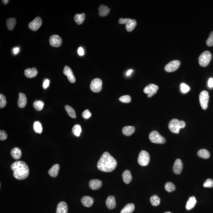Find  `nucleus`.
<instances>
[{"label":"nucleus","instance_id":"nucleus-1","mask_svg":"<svg viewBox=\"0 0 213 213\" xmlns=\"http://www.w3.org/2000/svg\"><path fill=\"white\" fill-rule=\"evenodd\" d=\"M117 166V161L108 152H104L98 161L97 168L104 172H111L114 170Z\"/></svg>","mask_w":213,"mask_h":213},{"label":"nucleus","instance_id":"nucleus-2","mask_svg":"<svg viewBox=\"0 0 213 213\" xmlns=\"http://www.w3.org/2000/svg\"><path fill=\"white\" fill-rule=\"evenodd\" d=\"M11 169L13 171L14 177L19 180L26 179L29 175V167L23 161H15L12 164Z\"/></svg>","mask_w":213,"mask_h":213},{"label":"nucleus","instance_id":"nucleus-3","mask_svg":"<svg viewBox=\"0 0 213 213\" xmlns=\"http://www.w3.org/2000/svg\"><path fill=\"white\" fill-rule=\"evenodd\" d=\"M185 122L182 120H179L178 119H172L169 123V128L173 133L178 134L179 133V130L183 128L185 126Z\"/></svg>","mask_w":213,"mask_h":213},{"label":"nucleus","instance_id":"nucleus-4","mask_svg":"<svg viewBox=\"0 0 213 213\" xmlns=\"http://www.w3.org/2000/svg\"><path fill=\"white\" fill-rule=\"evenodd\" d=\"M212 55L209 51H205L202 53L198 58L199 65L203 67L207 66L211 60Z\"/></svg>","mask_w":213,"mask_h":213},{"label":"nucleus","instance_id":"nucleus-5","mask_svg":"<svg viewBox=\"0 0 213 213\" xmlns=\"http://www.w3.org/2000/svg\"><path fill=\"white\" fill-rule=\"evenodd\" d=\"M149 138L150 142L154 143L164 144L166 142V139L156 131H151L150 133Z\"/></svg>","mask_w":213,"mask_h":213},{"label":"nucleus","instance_id":"nucleus-6","mask_svg":"<svg viewBox=\"0 0 213 213\" xmlns=\"http://www.w3.org/2000/svg\"><path fill=\"white\" fill-rule=\"evenodd\" d=\"M209 96V92L205 90L202 91L199 94L200 104L203 110H206L208 107Z\"/></svg>","mask_w":213,"mask_h":213},{"label":"nucleus","instance_id":"nucleus-7","mask_svg":"<svg viewBox=\"0 0 213 213\" xmlns=\"http://www.w3.org/2000/svg\"><path fill=\"white\" fill-rule=\"evenodd\" d=\"M150 160L149 153L145 150H142L140 152L138 158V162L140 166H146L148 164Z\"/></svg>","mask_w":213,"mask_h":213},{"label":"nucleus","instance_id":"nucleus-8","mask_svg":"<svg viewBox=\"0 0 213 213\" xmlns=\"http://www.w3.org/2000/svg\"><path fill=\"white\" fill-rule=\"evenodd\" d=\"M102 88V81L101 79L96 78L92 80L90 85V88L94 93H99Z\"/></svg>","mask_w":213,"mask_h":213},{"label":"nucleus","instance_id":"nucleus-9","mask_svg":"<svg viewBox=\"0 0 213 213\" xmlns=\"http://www.w3.org/2000/svg\"><path fill=\"white\" fill-rule=\"evenodd\" d=\"M158 89V86L154 84H150L145 87L143 92L146 94H148L147 97L148 98H151L157 93Z\"/></svg>","mask_w":213,"mask_h":213},{"label":"nucleus","instance_id":"nucleus-10","mask_svg":"<svg viewBox=\"0 0 213 213\" xmlns=\"http://www.w3.org/2000/svg\"><path fill=\"white\" fill-rule=\"evenodd\" d=\"M180 62L178 60H174L170 62L165 66V71L167 72H172L176 71L179 67Z\"/></svg>","mask_w":213,"mask_h":213},{"label":"nucleus","instance_id":"nucleus-11","mask_svg":"<svg viewBox=\"0 0 213 213\" xmlns=\"http://www.w3.org/2000/svg\"><path fill=\"white\" fill-rule=\"evenodd\" d=\"M42 23V22L41 18L39 17H37L34 20L30 23L28 24V27L30 29L35 31L40 28Z\"/></svg>","mask_w":213,"mask_h":213},{"label":"nucleus","instance_id":"nucleus-12","mask_svg":"<svg viewBox=\"0 0 213 213\" xmlns=\"http://www.w3.org/2000/svg\"><path fill=\"white\" fill-rule=\"evenodd\" d=\"M62 38L58 35H53L50 37V45L53 47H59L62 45Z\"/></svg>","mask_w":213,"mask_h":213},{"label":"nucleus","instance_id":"nucleus-13","mask_svg":"<svg viewBox=\"0 0 213 213\" xmlns=\"http://www.w3.org/2000/svg\"><path fill=\"white\" fill-rule=\"evenodd\" d=\"M63 73L64 75L67 77L68 80L71 83H74L75 82L76 79H75L72 71L69 66H66L64 67V70H63Z\"/></svg>","mask_w":213,"mask_h":213},{"label":"nucleus","instance_id":"nucleus-14","mask_svg":"<svg viewBox=\"0 0 213 213\" xmlns=\"http://www.w3.org/2000/svg\"><path fill=\"white\" fill-rule=\"evenodd\" d=\"M183 169V163L181 160L177 159L174 163L173 167V171L175 174H180Z\"/></svg>","mask_w":213,"mask_h":213},{"label":"nucleus","instance_id":"nucleus-15","mask_svg":"<svg viewBox=\"0 0 213 213\" xmlns=\"http://www.w3.org/2000/svg\"><path fill=\"white\" fill-rule=\"evenodd\" d=\"M102 183L98 179H93L89 182V186L92 190H95L100 189L102 186Z\"/></svg>","mask_w":213,"mask_h":213},{"label":"nucleus","instance_id":"nucleus-16","mask_svg":"<svg viewBox=\"0 0 213 213\" xmlns=\"http://www.w3.org/2000/svg\"><path fill=\"white\" fill-rule=\"evenodd\" d=\"M106 205L108 209L112 210L116 206L115 198L114 196L110 195L108 197L106 200Z\"/></svg>","mask_w":213,"mask_h":213},{"label":"nucleus","instance_id":"nucleus-17","mask_svg":"<svg viewBox=\"0 0 213 213\" xmlns=\"http://www.w3.org/2000/svg\"><path fill=\"white\" fill-rule=\"evenodd\" d=\"M81 202L84 206L89 208L93 205L94 200L91 197L86 196L82 197L81 199Z\"/></svg>","mask_w":213,"mask_h":213},{"label":"nucleus","instance_id":"nucleus-18","mask_svg":"<svg viewBox=\"0 0 213 213\" xmlns=\"http://www.w3.org/2000/svg\"><path fill=\"white\" fill-rule=\"evenodd\" d=\"M68 207L67 204L64 201H61L57 205L56 213H67Z\"/></svg>","mask_w":213,"mask_h":213},{"label":"nucleus","instance_id":"nucleus-19","mask_svg":"<svg viewBox=\"0 0 213 213\" xmlns=\"http://www.w3.org/2000/svg\"><path fill=\"white\" fill-rule=\"evenodd\" d=\"M27 104V98L26 95L23 93L19 94V99L18 100V104L19 107L23 108L25 107Z\"/></svg>","mask_w":213,"mask_h":213},{"label":"nucleus","instance_id":"nucleus-20","mask_svg":"<svg viewBox=\"0 0 213 213\" xmlns=\"http://www.w3.org/2000/svg\"><path fill=\"white\" fill-rule=\"evenodd\" d=\"M25 75L26 77L28 78H32L35 77L38 74V71L37 69L35 67H33L32 69L28 68L25 70Z\"/></svg>","mask_w":213,"mask_h":213},{"label":"nucleus","instance_id":"nucleus-21","mask_svg":"<svg viewBox=\"0 0 213 213\" xmlns=\"http://www.w3.org/2000/svg\"><path fill=\"white\" fill-rule=\"evenodd\" d=\"M60 169V166L58 164L53 165L51 168L49 170L48 174L51 177H56L58 175Z\"/></svg>","mask_w":213,"mask_h":213},{"label":"nucleus","instance_id":"nucleus-22","mask_svg":"<svg viewBox=\"0 0 213 213\" xmlns=\"http://www.w3.org/2000/svg\"><path fill=\"white\" fill-rule=\"evenodd\" d=\"M11 155L15 160H18L22 155V152L20 148L15 147L11 151Z\"/></svg>","mask_w":213,"mask_h":213},{"label":"nucleus","instance_id":"nucleus-23","mask_svg":"<svg viewBox=\"0 0 213 213\" xmlns=\"http://www.w3.org/2000/svg\"><path fill=\"white\" fill-rule=\"evenodd\" d=\"M110 8L105 5L102 4L98 8L99 15L101 17H104L107 15L109 12Z\"/></svg>","mask_w":213,"mask_h":213},{"label":"nucleus","instance_id":"nucleus-24","mask_svg":"<svg viewBox=\"0 0 213 213\" xmlns=\"http://www.w3.org/2000/svg\"><path fill=\"white\" fill-rule=\"evenodd\" d=\"M123 181L126 184H130L132 179V176L131 175V172L129 170H126L123 172Z\"/></svg>","mask_w":213,"mask_h":213},{"label":"nucleus","instance_id":"nucleus-25","mask_svg":"<svg viewBox=\"0 0 213 213\" xmlns=\"http://www.w3.org/2000/svg\"><path fill=\"white\" fill-rule=\"evenodd\" d=\"M196 203H197V200L194 196L190 197L187 202L186 206H185L187 210H190L193 209Z\"/></svg>","mask_w":213,"mask_h":213},{"label":"nucleus","instance_id":"nucleus-26","mask_svg":"<svg viewBox=\"0 0 213 213\" xmlns=\"http://www.w3.org/2000/svg\"><path fill=\"white\" fill-rule=\"evenodd\" d=\"M135 210V205L133 203L126 204L120 211V213H131Z\"/></svg>","mask_w":213,"mask_h":213},{"label":"nucleus","instance_id":"nucleus-27","mask_svg":"<svg viewBox=\"0 0 213 213\" xmlns=\"http://www.w3.org/2000/svg\"><path fill=\"white\" fill-rule=\"evenodd\" d=\"M135 131V127L133 126H126L123 128V133L126 136H130Z\"/></svg>","mask_w":213,"mask_h":213},{"label":"nucleus","instance_id":"nucleus-28","mask_svg":"<svg viewBox=\"0 0 213 213\" xmlns=\"http://www.w3.org/2000/svg\"><path fill=\"white\" fill-rule=\"evenodd\" d=\"M16 20L15 18H10L8 19L7 21V28L9 31H12L16 25Z\"/></svg>","mask_w":213,"mask_h":213},{"label":"nucleus","instance_id":"nucleus-29","mask_svg":"<svg viewBox=\"0 0 213 213\" xmlns=\"http://www.w3.org/2000/svg\"><path fill=\"white\" fill-rule=\"evenodd\" d=\"M197 155L199 157L204 159L209 158L210 156V153L209 151L205 149L199 150L197 152Z\"/></svg>","mask_w":213,"mask_h":213},{"label":"nucleus","instance_id":"nucleus-30","mask_svg":"<svg viewBox=\"0 0 213 213\" xmlns=\"http://www.w3.org/2000/svg\"><path fill=\"white\" fill-rule=\"evenodd\" d=\"M85 14L84 13H82L81 14H76L74 17V19L77 24L80 25L83 23L85 20Z\"/></svg>","mask_w":213,"mask_h":213},{"label":"nucleus","instance_id":"nucleus-31","mask_svg":"<svg viewBox=\"0 0 213 213\" xmlns=\"http://www.w3.org/2000/svg\"><path fill=\"white\" fill-rule=\"evenodd\" d=\"M137 25V22L135 20H131L130 22L125 25V28L128 32H131L135 28Z\"/></svg>","mask_w":213,"mask_h":213},{"label":"nucleus","instance_id":"nucleus-32","mask_svg":"<svg viewBox=\"0 0 213 213\" xmlns=\"http://www.w3.org/2000/svg\"><path fill=\"white\" fill-rule=\"evenodd\" d=\"M160 199L156 195H153L150 198V202L152 205L154 206L159 205L160 203Z\"/></svg>","mask_w":213,"mask_h":213},{"label":"nucleus","instance_id":"nucleus-33","mask_svg":"<svg viewBox=\"0 0 213 213\" xmlns=\"http://www.w3.org/2000/svg\"><path fill=\"white\" fill-rule=\"evenodd\" d=\"M65 109L67 112L68 114L70 117L74 118H76L75 111H74V109L71 106H69V105H66V106H65Z\"/></svg>","mask_w":213,"mask_h":213},{"label":"nucleus","instance_id":"nucleus-34","mask_svg":"<svg viewBox=\"0 0 213 213\" xmlns=\"http://www.w3.org/2000/svg\"><path fill=\"white\" fill-rule=\"evenodd\" d=\"M33 129L37 133H41L42 131V127L41 124L39 121H35L33 124Z\"/></svg>","mask_w":213,"mask_h":213},{"label":"nucleus","instance_id":"nucleus-35","mask_svg":"<svg viewBox=\"0 0 213 213\" xmlns=\"http://www.w3.org/2000/svg\"><path fill=\"white\" fill-rule=\"evenodd\" d=\"M165 188L166 191L169 192H171L175 190V185L171 182H167L165 185Z\"/></svg>","mask_w":213,"mask_h":213},{"label":"nucleus","instance_id":"nucleus-36","mask_svg":"<svg viewBox=\"0 0 213 213\" xmlns=\"http://www.w3.org/2000/svg\"><path fill=\"white\" fill-rule=\"evenodd\" d=\"M72 132L75 136L79 137L81 132V128L79 124H76L72 128Z\"/></svg>","mask_w":213,"mask_h":213},{"label":"nucleus","instance_id":"nucleus-37","mask_svg":"<svg viewBox=\"0 0 213 213\" xmlns=\"http://www.w3.org/2000/svg\"><path fill=\"white\" fill-rule=\"evenodd\" d=\"M44 103L40 100H37L33 103V106L36 110L38 111H41L43 109Z\"/></svg>","mask_w":213,"mask_h":213},{"label":"nucleus","instance_id":"nucleus-38","mask_svg":"<svg viewBox=\"0 0 213 213\" xmlns=\"http://www.w3.org/2000/svg\"><path fill=\"white\" fill-rule=\"evenodd\" d=\"M179 88H180V90L182 93H184V94L187 93L190 90V87L184 82L180 83Z\"/></svg>","mask_w":213,"mask_h":213},{"label":"nucleus","instance_id":"nucleus-39","mask_svg":"<svg viewBox=\"0 0 213 213\" xmlns=\"http://www.w3.org/2000/svg\"><path fill=\"white\" fill-rule=\"evenodd\" d=\"M121 102L124 103H129L131 101V97L129 95H124L121 96L119 99Z\"/></svg>","mask_w":213,"mask_h":213},{"label":"nucleus","instance_id":"nucleus-40","mask_svg":"<svg viewBox=\"0 0 213 213\" xmlns=\"http://www.w3.org/2000/svg\"><path fill=\"white\" fill-rule=\"evenodd\" d=\"M7 100L5 96L3 94H0V107L1 108L5 107L7 105Z\"/></svg>","mask_w":213,"mask_h":213},{"label":"nucleus","instance_id":"nucleus-41","mask_svg":"<svg viewBox=\"0 0 213 213\" xmlns=\"http://www.w3.org/2000/svg\"><path fill=\"white\" fill-rule=\"evenodd\" d=\"M206 45L209 47H212L213 45V31L211 32L209 35V38L206 41Z\"/></svg>","mask_w":213,"mask_h":213},{"label":"nucleus","instance_id":"nucleus-42","mask_svg":"<svg viewBox=\"0 0 213 213\" xmlns=\"http://www.w3.org/2000/svg\"><path fill=\"white\" fill-rule=\"evenodd\" d=\"M204 187H213V180L212 179L209 178L206 180L203 184Z\"/></svg>","mask_w":213,"mask_h":213},{"label":"nucleus","instance_id":"nucleus-43","mask_svg":"<svg viewBox=\"0 0 213 213\" xmlns=\"http://www.w3.org/2000/svg\"><path fill=\"white\" fill-rule=\"evenodd\" d=\"M82 117L85 119H87L89 118L91 116V114L88 109L85 110L82 114Z\"/></svg>","mask_w":213,"mask_h":213},{"label":"nucleus","instance_id":"nucleus-44","mask_svg":"<svg viewBox=\"0 0 213 213\" xmlns=\"http://www.w3.org/2000/svg\"><path fill=\"white\" fill-rule=\"evenodd\" d=\"M8 136L5 131L3 130H1L0 131V139L1 141H4L7 138Z\"/></svg>","mask_w":213,"mask_h":213},{"label":"nucleus","instance_id":"nucleus-45","mask_svg":"<svg viewBox=\"0 0 213 213\" xmlns=\"http://www.w3.org/2000/svg\"><path fill=\"white\" fill-rule=\"evenodd\" d=\"M131 19L125 18L123 19V18L119 19V21H118V23L120 24H127L128 23L130 22Z\"/></svg>","mask_w":213,"mask_h":213},{"label":"nucleus","instance_id":"nucleus-46","mask_svg":"<svg viewBox=\"0 0 213 213\" xmlns=\"http://www.w3.org/2000/svg\"><path fill=\"white\" fill-rule=\"evenodd\" d=\"M50 80L47 79H44L43 83V87L44 89H46L50 85Z\"/></svg>","mask_w":213,"mask_h":213},{"label":"nucleus","instance_id":"nucleus-47","mask_svg":"<svg viewBox=\"0 0 213 213\" xmlns=\"http://www.w3.org/2000/svg\"><path fill=\"white\" fill-rule=\"evenodd\" d=\"M77 52L80 56H83L84 55V51L82 47L79 48Z\"/></svg>","mask_w":213,"mask_h":213},{"label":"nucleus","instance_id":"nucleus-48","mask_svg":"<svg viewBox=\"0 0 213 213\" xmlns=\"http://www.w3.org/2000/svg\"><path fill=\"white\" fill-rule=\"evenodd\" d=\"M208 86L210 88H212L213 87V78H210L208 81Z\"/></svg>","mask_w":213,"mask_h":213},{"label":"nucleus","instance_id":"nucleus-49","mask_svg":"<svg viewBox=\"0 0 213 213\" xmlns=\"http://www.w3.org/2000/svg\"><path fill=\"white\" fill-rule=\"evenodd\" d=\"M19 51V48L18 47H16L14 49V53L15 54H17L18 53Z\"/></svg>","mask_w":213,"mask_h":213},{"label":"nucleus","instance_id":"nucleus-50","mask_svg":"<svg viewBox=\"0 0 213 213\" xmlns=\"http://www.w3.org/2000/svg\"><path fill=\"white\" fill-rule=\"evenodd\" d=\"M133 72V70H131V69H130V70H128L127 72H126V75L127 76H129V75H131V73H132Z\"/></svg>","mask_w":213,"mask_h":213},{"label":"nucleus","instance_id":"nucleus-51","mask_svg":"<svg viewBox=\"0 0 213 213\" xmlns=\"http://www.w3.org/2000/svg\"><path fill=\"white\" fill-rule=\"evenodd\" d=\"M2 2H3V3L5 5H6L7 4H8V2H9V1H8V0H4V1H3V0H2Z\"/></svg>","mask_w":213,"mask_h":213},{"label":"nucleus","instance_id":"nucleus-52","mask_svg":"<svg viewBox=\"0 0 213 213\" xmlns=\"http://www.w3.org/2000/svg\"><path fill=\"white\" fill-rule=\"evenodd\" d=\"M164 213H172L169 212H165Z\"/></svg>","mask_w":213,"mask_h":213}]
</instances>
